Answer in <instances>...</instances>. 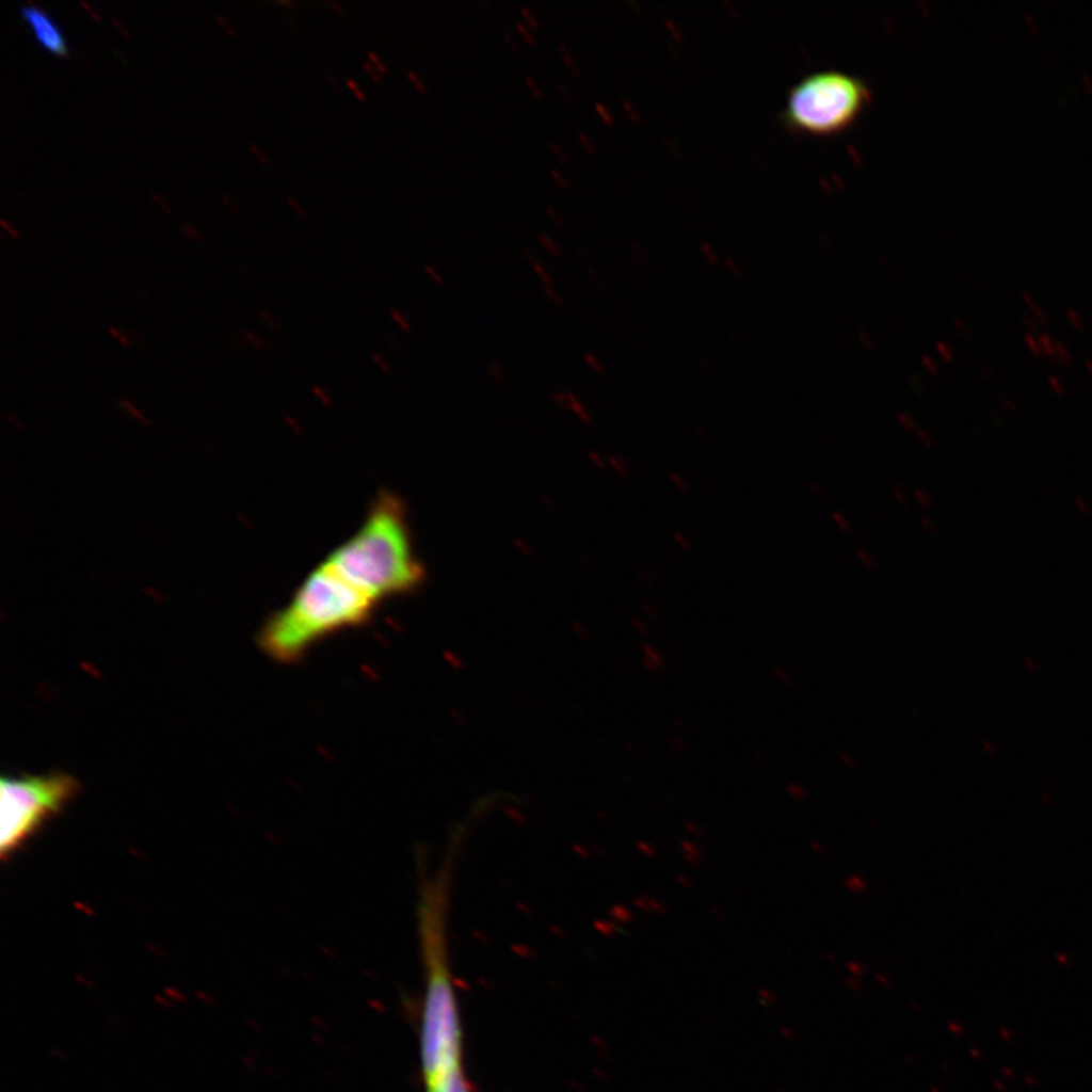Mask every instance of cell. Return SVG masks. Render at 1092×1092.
Segmentation results:
<instances>
[{"instance_id": "31", "label": "cell", "mask_w": 1092, "mask_h": 1092, "mask_svg": "<svg viewBox=\"0 0 1092 1092\" xmlns=\"http://www.w3.org/2000/svg\"><path fill=\"white\" fill-rule=\"evenodd\" d=\"M893 497L898 502V505H901V508H908L909 502H911V499H909L906 492H904L903 488H901L900 486H896L893 488Z\"/></svg>"}, {"instance_id": "35", "label": "cell", "mask_w": 1092, "mask_h": 1092, "mask_svg": "<svg viewBox=\"0 0 1092 1092\" xmlns=\"http://www.w3.org/2000/svg\"><path fill=\"white\" fill-rule=\"evenodd\" d=\"M1048 383H1050L1051 390H1054L1058 397H1063V395L1066 394L1065 384H1063L1058 376L1051 375L1050 379H1048Z\"/></svg>"}, {"instance_id": "8", "label": "cell", "mask_w": 1092, "mask_h": 1092, "mask_svg": "<svg viewBox=\"0 0 1092 1092\" xmlns=\"http://www.w3.org/2000/svg\"><path fill=\"white\" fill-rule=\"evenodd\" d=\"M523 254L524 257H526L527 260L530 261L531 269H533V272L536 273L539 278H541L542 282H544L545 286H555V279H552V276L549 275V272L546 271L544 264H542L541 261H539L537 258L534 257L533 254H531V251L528 250V247H523Z\"/></svg>"}, {"instance_id": "19", "label": "cell", "mask_w": 1092, "mask_h": 1092, "mask_svg": "<svg viewBox=\"0 0 1092 1092\" xmlns=\"http://www.w3.org/2000/svg\"><path fill=\"white\" fill-rule=\"evenodd\" d=\"M914 498L915 501H917L922 509L929 510L932 509L933 505H935V501H933V498L930 497V495L927 494L926 491H922V488H915Z\"/></svg>"}, {"instance_id": "51", "label": "cell", "mask_w": 1092, "mask_h": 1092, "mask_svg": "<svg viewBox=\"0 0 1092 1092\" xmlns=\"http://www.w3.org/2000/svg\"><path fill=\"white\" fill-rule=\"evenodd\" d=\"M545 292L546 294H548L549 298H551L552 301H555V303H560L559 294L556 293V290L552 289V286H545Z\"/></svg>"}, {"instance_id": "48", "label": "cell", "mask_w": 1092, "mask_h": 1092, "mask_svg": "<svg viewBox=\"0 0 1092 1092\" xmlns=\"http://www.w3.org/2000/svg\"><path fill=\"white\" fill-rule=\"evenodd\" d=\"M578 140H580L581 145L584 146V149L588 150L589 154L595 152L594 146H592V143L589 142L588 136H585L583 132H580V134H578Z\"/></svg>"}, {"instance_id": "28", "label": "cell", "mask_w": 1092, "mask_h": 1092, "mask_svg": "<svg viewBox=\"0 0 1092 1092\" xmlns=\"http://www.w3.org/2000/svg\"><path fill=\"white\" fill-rule=\"evenodd\" d=\"M670 480H671V483L674 484L675 488H677V491H680V492H688L689 491L688 480H686V478L682 477L681 473H677V472L671 473Z\"/></svg>"}, {"instance_id": "23", "label": "cell", "mask_w": 1092, "mask_h": 1092, "mask_svg": "<svg viewBox=\"0 0 1092 1092\" xmlns=\"http://www.w3.org/2000/svg\"><path fill=\"white\" fill-rule=\"evenodd\" d=\"M915 434H917L919 444H922V447L927 449H932L933 447H935V437H932V434H930L929 431L921 429V427H918V430L915 431Z\"/></svg>"}, {"instance_id": "57", "label": "cell", "mask_w": 1092, "mask_h": 1092, "mask_svg": "<svg viewBox=\"0 0 1092 1092\" xmlns=\"http://www.w3.org/2000/svg\"><path fill=\"white\" fill-rule=\"evenodd\" d=\"M481 6H483V9H487V10L491 9V5H488V3H481Z\"/></svg>"}, {"instance_id": "54", "label": "cell", "mask_w": 1092, "mask_h": 1092, "mask_svg": "<svg viewBox=\"0 0 1092 1092\" xmlns=\"http://www.w3.org/2000/svg\"><path fill=\"white\" fill-rule=\"evenodd\" d=\"M263 1073L268 1074V1076H271L272 1079H276V1077H278V1073H276L275 1070L272 1069H263Z\"/></svg>"}, {"instance_id": "34", "label": "cell", "mask_w": 1092, "mask_h": 1092, "mask_svg": "<svg viewBox=\"0 0 1092 1092\" xmlns=\"http://www.w3.org/2000/svg\"><path fill=\"white\" fill-rule=\"evenodd\" d=\"M936 350L940 351V355H941V357L944 358V362H947V363H953L954 362V352H953V350H951L950 347H948V344L937 343L936 344Z\"/></svg>"}, {"instance_id": "49", "label": "cell", "mask_w": 1092, "mask_h": 1092, "mask_svg": "<svg viewBox=\"0 0 1092 1092\" xmlns=\"http://www.w3.org/2000/svg\"><path fill=\"white\" fill-rule=\"evenodd\" d=\"M49 1054L50 1056H53V1058L60 1059V1061H67L68 1059V1055L66 1054V1051L60 1050V1048L57 1047L50 1048Z\"/></svg>"}, {"instance_id": "46", "label": "cell", "mask_w": 1092, "mask_h": 1092, "mask_svg": "<svg viewBox=\"0 0 1092 1092\" xmlns=\"http://www.w3.org/2000/svg\"><path fill=\"white\" fill-rule=\"evenodd\" d=\"M557 92L562 93V96L566 99L567 103H573V95H571L569 90L566 89V85L563 84V82H559V84H557Z\"/></svg>"}, {"instance_id": "53", "label": "cell", "mask_w": 1092, "mask_h": 1092, "mask_svg": "<svg viewBox=\"0 0 1092 1092\" xmlns=\"http://www.w3.org/2000/svg\"><path fill=\"white\" fill-rule=\"evenodd\" d=\"M1070 315H1072V316H1070V319H1072V321L1076 322V323H1074V325H1076L1077 328H1079V326H1080V328H1082V326H1083L1082 323L1077 322V321H1079V316H1077L1076 312H1073V311H1070Z\"/></svg>"}, {"instance_id": "4", "label": "cell", "mask_w": 1092, "mask_h": 1092, "mask_svg": "<svg viewBox=\"0 0 1092 1092\" xmlns=\"http://www.w3.org/2000/svg\"><path fill=\"white\" fill-rule=\"evenodd\" d=\"M869 102L871 90L856 75L815 71L789 90L781 121L796 134L838 135L857 124Z\"/></svg>"}, {"instance_id": "25", "label": "cell", "mask_w": 1092, "mask_h": 1092, "mask_svg": "<svg viewBox=\"0 0 1092 1092\" xmlns=\"http://www.w3.org/2000/svg\"><path fill=\"white\" fill-rule=\"evenodd\" d=\"M546 214H548V218L551 219L557 226H560V228H565L567 225L566 219L563 218V214L560 213V211H557L552 205H548V207H546Z\"/></svg>"}, {"instance_id": "56", "label": "cell", "mask_w": 1092, "mask_h": 1092, "mask_svg": "<svg viewBox=\"0 0 1092 1092\" xmlns=\"http://www.w3.org/2000/svg\"><path fill=\"white\" fill-rule=\"evenodd\" d=\"M1085 368H1087L1088 375H1090L1092 379V362L1085 363Z\"/></svg>"}, {"instance_id": "29", "label": "cell", "mask_w": 1092, "mask_h": 1092, "mask_svg": "<svg viewBox=\"0 0 1092 1092\" xmlns=\"http://www.w3.org/2000/svg\"><path fill=\"white\" fill-rule=\"evenodd\" d=\"M347 87L350 89L352 93H354L355 98L360 100V102H368V96H366V93L363 92L360 85H358L357 82L354 81V79H348Z\"/></svg>"}, {"instance_id": "37", "label": "cell", "mask_w": 1092, "mask_h": 1092, "mask_svg": "<svg viewBox=\"0 0 1092 1092\" xmlns=\"http://www.w3.org/2000/svg\"><path fill=\"white\" fill-rule=\"evenodd\" d=\"M258 1061V1051H250L243 1056V1065L246 1066L247 1072H253Z\"/></svg>"}, {"instance_id": "6", "label": "cell", "mask_w": 1092, "mask_h": 1092, "mask_svg": "<svg viewBox=\"0 0 1092 1092\" xmlns=\"http://www.w3.org/2000/svg\"><path fill=\"white\" fill-rule=\"evenodd\" d=\"M21 17L30 25L34 32L35 39L43 49L49 50L53 55L66 57L67 48L63 35L48 14L38 6H21Z\"/></svg>"}, {"instance_id": "38", "label": "cell", "mask_w": 1092, "mask_h": 1092, "mask_svg": "<svg viewBox=\"0 0 1092 1092\" xmlns=\"http://www.w3.org/2000/svg\"><path fill=\"white\" fill-rule=\"evenodd\" d=\"M74 980H75V983H78V985L87 987V990H95V987H96V983L93 982V980L90 979V977L81 975V973H77V975H74Z\"/></svg>"}, {"instance_id": "3", "label": "cell", "mask_w": 1092, "mask_h": 1092, "mask_svg": "<svg viewBox=\"0 0 1092 1092\" xmlns=\"http://www.w3.org/2000/svg\"><path fill=\"white\" fill-rule=\"evenodd\" d=\"M444 896L439 886L427 887L420 909L423 946L429 964L425 1011L422 1024V1062L427 1080L460 1065L462 1034L457 1006L445 953Z\"/></svg>"}, {"instance_id": "17", "label": "cell", "mask_w": 1092, "mask_h": 1092, "mask_svg": "<svg viewBox=\"0 0 1092 1092\" xmlns=\"http://www.w3.org/2000/svg\"><path fill=\"white\" fill-rule=\"evenodd\" d=\"M524 85H526L528 92H530L531 95L534 96V98H536L539 100H542V99L545 98L544 89H542L541 85H539V82L536 81V79H533L531 77H526V78H524Z\"/></svg>"}, {"instance_id": "24", "label": "cell", "mask_w": 1092, "mask_h": 1092, "mask_svg": "<svg viewBox=\"0 0 1092 1092\" xmlns=\"http://www.w3.org/2000/svg\"><path fill=\"white\" fill-rule=\"evenodd\" d=\"M1056 358L1062 363V365H1072V354L1066 350L1065 344L1061 341H1056Z\"/></svg>"}, {"instance_id": "50", "label": "cell", "mask_w": 1092, "mask_h": 1092, "mask_svg": "<svg viewBox=\"0 0 1092 1092\" xmlns=\"http://www.w3.org/2000/svg\"><path fill=\"white\" fill-rule=\"evenodd\" d=\"M146 948H147V951H149V953L156 954L160 959L166 958V953H164V951L161 950L160 947L152 946V944H149V946H146Z\"/></svg>"}, {"instance_id": "36", "label": "cell", "mask_w": 1092, "mask_h": 1092, "mask_svg": "<svg viewBox=\"0 0 1092 1092\" xmlns=\"http://www.w3.org/2000/svg\"><path fill=\"white\" fill-rule=\"evenodd\" d=\"M363 68H365L366 74H368V77L371 78L373 82H376V84H383V77H381L379 71L372 67L371 63L365 61V63H363Z\"/></svg>"}, {"instance_id": "14", "label": "cell", "mask_w": 1092, "mask_h": 1092, "mask_svg": "<svg viewBox=\"0 0 1092 1092\" xmlns=\"http://www.w3.org/2000/svg\"><path fill=\"white\" fill-rule=\"evenodd\" d=\"M163 994L166 995V997L171 998V1000L174 1001L175 1005L187 1003V1000H189V997H187L186 993H182V991L178 990V987L176 986H164Z\"/></svg>"}, {"instance_id": "22", "label": "cell", "mask_w": 1092, "mask_h": 1092, "mask_svg": "<svg viewBox=\"0 0 1092 1092\" xmlns=\"http://www.w3.org/2000/svg\"><path fill=\"white\" fill-rule=\"evenodd\" d=\"M549 175H551L552 181L556 182V186L559 187V189L562 190V192H567V190H571L569 179H567L566 176L562 174V172L557 171V168H551Z\"/></svg>"}, {"instance_id": "43", "label": "cell", "mask_w": 1092, "mask_h": 1092, "mask_svg": "<svg viewBox=\"0 0 1092 1092\" xmlns=\"http://www.w3.org/2000/svg\"><path fill=\"white\" fill-rule=\"evenodd\" d=\"M810 491L818 499H828V492H825L824 486H821V484L810 483Z\"/></svg>"}, {"instance_id": "30", "label": "cell", "mask_w": 1092, "mask_h": 1092, "mask_svg": "<svg viewBox=\"0 0 1092 1092\" xmlns=\"http://www.w3.org/2000/svg\"><path fill=\"white\" fill-rule=\"evenodd\" d=\"M549 147H551L552 154H555V156L557 157V160H559L560 163H563V164L571 163V158L567 157V154L565 152V150H563V147L560 146L559 143L551 142V143H549Z\"/></svg>"}, {"instance_id": "13", "label": "cell", "mask_w": 1092, "mask_h": 1092, "mask_svg": "<svg viewBox=\"0 0 1092 1092\" xmlns=\"http://www.w3.org/2000/svg\"><path fill=\"white\" fill-rule=\"evenodd\" d=\"M368 63L372 64V67L375 68L376 71H379L381 77H387V75H389V67H387L386 64L383 63V60H381L379 53L373 52V50H371V52H368Z\"/></svg>"}, {"instance_id": "26", "label": "cell", "mask_w": 1092, "mask_h": 1092, "mask_svg": "<svg viewBox=\"0 0 1092 1092\" xmlns=\"http://www.w3.org/2000/svg\"><path fill=\"white\" fill-rule=\"evenodd\" d=\"M673 541L675 542V545H677L678 548L681 549V551H691L692 542L689 541V537L686 536L685 533H680V531H675V533L673 534Z\"/></svg>"}, {"instance_id": "40", "label": "cell", "mask_w": 1092, "mask_h": 1092, "mask_svg": "<svg viewBox=\"0 0 1092 1092\" xmlns=\"http://www.w3.org/2000/svg\"><path fill=\"white\" fill-rule=\"evenodd\" d=\"M919 523H921V527L925 528L927 533L932 534V536H936L937 527L930 517L922 516L921 519H919Z\"/></svg>"}, {"instance_id": "12", "label": "cell", "mask_w": 1092, "mask_h": 1092, "mask_svg": "<svg viewBox=\"0 0 1092 1092\" xmlns=\"http://www.w3.org/2000/svg\"><path fill=\"white\" fill-rule=\"evenodd\" d=\"M856 559L857 562L861 563L862 566L867 567V569H876V566H878V560H876V557L872 556L868 549H857Z\"/></svg>"}, {"instance_id": "20", "label": "cell", "mask_w": 1092, "mask_h": 1092, "mask_svg": "<svg viewBox=\"0 0 1092 1092\" xmlns=\"http://www.w3.org/2000/svg\"><path fill=\"white\" fill-rule=\"evenodd\" d=\"M516 31L517 34L523 37L524 43H526L527 46H530V48L537 45L536 37H534L533 32L528 30L527 25H523L519 21V23H516Z\"/></svg>"}, {"instance_id": "11", "label": "cell", "mask_w": 1092, "mask_h": 1092, "mask_svg": "<svg viewBox=\"0 0 1092 1092\" xmlns=\"http://www.w3.org/2000/svg\"><path fill=\"white\" fill-rule=\"evenodd\" d=\"M832 520L833 524L838 527V530L842 531V533H853V527H851L849 517L844 515L842 512H839V510H833Z\"/></svg>"}, {"instance_id": "41", "label": "cell", "mask_w": 1092, "mask_h": 1092, "mask_svg": "<svg viewBox=\"0 0 1092 1092\" xmlns=\"http://www.w3.org/2000/svg\"><path fill=\"white\" fill-rule=\"evenodd\" d=\"M1026 343H1027V347L1030 348V351H1032L1034 355H1038V357H1040V355H1043V350H1041V348H1040V340L1034 339V337H1032V336H1027L1026 337Z\"/></svg>"}, {"instance_id": "45", "label": "cell", "mask_w": 1092, "mask_h": 1092, "mask_svg": "<svg viewBox=\"0 0 1092 1092\" xmlns=\"http://www.w3.org/2000/svg\"><path fill=\"white\" fill-rule=\"evenodd\" d=\"M502 39H504L505 45L509 46L510 50H512L513 53H516L517 55V53L520 52L519 48H517L515 39H513L512 35H510L509 32H504V34H502Z\"/></svg>"}, {"instance_id": "32", "label": "cell", "mask_w": 1092, "mask_h": 1092, "mask_svg": "<svg viewBox=\"0 0 1092 1092\" xmlns=\"http://www.w3.org/2000/svg\"><path fill=\"white\" fill-rule=\"evenodd\" d=\"M921 362L922 368H925V371L929 373V375L935 376L940 373V368H937L936 362L932 360L929 355H925V357L921 358Z\"/></svg>"}, {"instance_id": "39", "label": "cell", "mask_w": 1092, "mask_h": 1092, "mask_svg": "<svg viewBox=\"0 0 1092 1092\" xmlns=\"http://www.w3.org/2000/svg\"><path fill=\"white\" fill-rule=\"evenodd\" d=\"M423 271H425L427 275H429L434 283L440 284V286L444 284V276H441L440 272L437 271L436 268H433V266H423Z\"/></svg>"}, {"instance_id": "9", "label": "cell", "mask_w": 1092, "mask_h": 1092, "mask_svg": "<svg viewBox=\"0 0 1092 1092\" xmlns=\"http://www.w3.org/2000/svg\"><path fill=\"white\" fill-rule=\"evenodd\" d=\"M557 49H559L560 57H562L563 63H565L567 70H569L571 74H573V77H580V71H578L576 60H574V57L571 55L569 49H567L566 46L563 45V43H559V45H557Z\"/></svg>"}, {"instance_id": "5", "label": "cell", "mask_w": 1092, "mask_h": 1092, "mask_svg": "<svg viewBox=\"0 0 1092 1092\" xmlns=\"http://www.w3.org/2000/svg\"><path fill=\"white\" fill-rule=\"evenodd\" d=\"M79 790L67 774L20 775L0 785V853L9 861L19 853L43 825L66 809Z\"/></svg>"}, {"instance_id": "33", "label": "cell", "mask_w": 1092, "mask_h": 1092, "mask_svg": "<svg viewBox=\"0 0 1092 1092\" xmlns=\"http://www.w3.org/2000/svg\"><path fill=\"white\" fill-rule=\"evenodd\" d=\"M154 1001H156V1003L160 1006V1008L167 1009V1011H174L175 1009L174 1001H172L171 998L166 997V995L164 994L154 995Z\"/></svg>"}, {"instance_id": "15", "label": "cell", "mask_w": 1092, "mask_h": 1092, "mask_svg": "<svg viewBox=\"0 0 1092 1092\" xmlns=\"http://www.w3.org/2000/svg\"><path fill=\"white\" fill-rule=\"evenodd\" d=\"M1040 344L1043 347V354L1048 360L1055 362L1056 358V341L1051 340L1048 336H1041Z\"/></svg>"}, {"instance_id": "2", "label": "cell", "mask_w": 1092, "mask_h": 1092, "mask_svg": "<svg viewBox=\"0 0 1092 1092\" xmlns=\"http://www.w3.org/2000/svg\"><path fill=\"white\" fill-rule=\"evenodd\" d=\"M380 606L323 560L304 578L289 605L266 621L258 646L276 662L294 663L319 642L371 621Z\"/></svg>"}, {"instance_id": "10", "label": "cell", "mask_w": 1092, "mask_h": 1092, "mask_svg": "<svg viewBox=\"0 0 1092 1092\" xmlns=\"http://www.w3.org/2000/svg\"><path fill=\"white\" fill-rule=\"evenodd\" d=\"M539 243L542 244V247H544L546 253L551 255V257H562V250H560L559 243H556L555 240H552L548 235H545V232L544 235L539 236Z\"/></svg>"}, {"instance_id": "52", "label": "cell", "mask_w": 1092, "mask_h": 1092, "mask_svg": "<svg viewBox=\"0 0 1092 1092\" xmlns=\"http://www.w3.org/2000/svg\"><path fill=\"white\" fill-rule=\"evenodd\" d=\"M476 124L478 125V127H480L481 131H483L484 134H491V129H488L486 122L481 121V118H476Z\"/></svg>"}, {"instance_id": "27", "label": "cell", "mask_w": 1092, "mask_h": 1092, "mask_svg": "<svg viewBox=\"0 0 1092 1092\" xmlns=\"http://www.w3.org/2000/svg\"><path fill=\"white\" fill-rule=\"evenodd\" d=\"M195 997L197 1001H200V1003L208 1006V1008H211V1006L218 1003V1000H215L214 995L208 993V991L197 990L195 993Z\"/></svg>"}, {"instance_id": "42", "label": "cell", "mask_w": 1092, "mask_h": 1092, "mask_svg": "<svg viewBox=\"0 0 1092 1092\" xmlns=\"http://www.w3.org/2000/svg\"><path fill=\"white\" fill-rule=\"evenodd\" d=\"M1000 404L1003 405V407L1008 410L1009 413H1012V415H1016V413H1018V404L1012 401L1011 398H1001Z\"/></svg>"}, {"instance_id": "55", "label": "cell", "mask_w": 1092, "mask_h": 1092, "mask_svg": "<svg viewBox=\"0 0 1092 1092\" xmlns=\"http://www.w3.org/2000/svg\"><path fill=\"white\" fill-rule=\"evenodd\" d=\"M330 5H332L333 9L336 10L337 14H343V6L339 5V3L332 2L330 3Z\"/></svg>"}, {"instance_id": "1", "label": "cell", "mask_w": 1092, "mask_h": 1092, "mask_svg": "<svg viewBox=\"0 0 1092 1092\" xmlns=\"http://www.w3.org/2000/svg\"><path fill=\"white\" fill-rule=\"evenodd\" d=\"M325 562L380 605L413 594L425 581L407 509L389 492L375 499L358 530Z\"/></svg>"}, {"instance_id": "21", "label": "cell", "mask_w": 1092, "mask_h": 1092, "mask_svg": "<svg viewBox=\"0 0 1092 1092\" xmlns=\"http://www.w3.org/2000/svg\"><path fill=\"white\" fill-rule=\"evenodd\" d=\"M407 79L410 84H412L413 87H415L416 92H418L419 95H429V87H427V85L423 84L422 79L418 77V74H416V71L408 70Z\"/></svg>"}, {"instance_id": "7", "label": "cell", "mask_w": 1092, "mask_h": 1092, "mask_svg": "<svg viewBox=\"0 0 1092 1092\" xmlns=\"http://www.w3.org/2000/svg\"><path fill=\"white\" fill-rule=\"evenodd\" d=\"M429 1092H469L460 1065L427 1080Z\"/></svg>"}, {"instance_id": "47", "label": "cell", "mask_w": 1092, "mask_h": 1092, "mask_svg": "<svg viewBox=\"0 0 1092 1092\" xmlns=\"http://www.w3.org/2000/svg\"><path fill=\"white\" fill-rule=\"evenodd\" d=\"M246 1026L251 1027V1029H253L254 1032H263V1030H264L263 1024L258 1022V1019H254V1018H247L246 1019Z\"/></svg>"}, {"instance_id": "44", "label": "cell", "mask_w": 1092, "mask_h": 1092, "mask_svg": "<svg viewBox=\"0 0 1092 1092\" xmlns=\"http://www.w3.org/2000/svg\"><path fill=\"white\" fill-rule=\"evenodd\" d=\"M1074 502H1076V508H1077V510H1079L1080 515H1083V516L1091 515L1090 505H1088V502L1085 501L1083 498H1076V501H1074Z\"/></svg>"}, {"instance_id": "18", "label": "cell", "mask_w": 1092, "mask_h": 1092, "mask_svg": "<svg viewBox=\"0 0 1092 1092\" xmlns=\"http://www.w3.org/2000/svg\"><path fill=\"white\" fill-rule=\"evenodd\" d=\"M519 13L520 16L524 17V20H526L528 27H530V30H539L541 23H539L536 13H533V10L528 9V6H520Z\"/></svg>"}, {"instance_id": "16", "label": "cell", "mask_w": 1092, "mask_h": 1092, "mask_svg": "<svg viewBox=\"0 0 1092 1092\" xmlns=\"http://www.w3.org/2000/svg\"><path fill=\"white\" fill-rule=\"evenodd\" d=\"M897 420L898 423H900L901 429H904L906 431L918 430L917 420H915L914 416L909 415V413L906 412L897 413Z\"/></svg>"}]
</instances>
